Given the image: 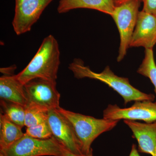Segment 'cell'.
<instances>
[{"instance_id": "d4e9b609", "label": "cell", "mask_w": 156, "mask_h": 156, "mask_svg": "<svg viewBox=\"0 0 156 156\" xmlns=\"http://www.w3.org/2000/svg\"><path fill=\"white\" fill-rule=\"evenodd\" d=\"M155 16H156V14Z\"/></svg>"}, {"instance_id": "e0dca14e", "label": "cell", "mask_w": 156, "mask_h": 156, "mask_svg": "<svg viewBox=\"0 0 156 156\" xmlns=\"http://www.w3.org/2000/svg\"><path fill=\"white\" fill-rule=\"evenodd\" d=\"M48 111L41 107L28 105L25 108V126L28 128L48 121Z\"/></svg>"}, {"instance_id": "7402d4cb", "label": "cell", "mask_w": 156, "mask_h": 156, "mask_svg": "<svg viewBox=\"0 0 156 156\" xmlns=\"http://www.w3.org/2000/svg\"><path fill=\"white\" fill-rule=\"evenodd\" d=\"M115 2L116 5H120V4H122L126 2H128V1H132V0H115ZM138 1H142V0H138Z\"/></svg>"}, {"instance_id": "2e32d148", "label": "cell", "mask_w": 156, "mask_h": 156, "mask_svg": "<svg viewBox=\"0 0 156 156\" xmlns=\"http://www.w3.org/2000/svg\"><path fill=\"white\" fill-rule=\"evenodd\" d=\"M137 73L150 80L154 87L156 95V65L153 49H145L144 58L137 69Z\"/></svg>"}, {"instance_id": "7c38bea8", "label": "cell", "mask_w": 156, "mask_h": 156, "mask_svg": "<svg viewBox=\"0 0 156 156\" xmlns=\"http://www.w3.org/2000/svg\"><path fill=\"white\" fill-rule=\"evenodd\" d=\"M0 98L25 108L27 106L24 85L20 82L16 75L5 74L0 77Z\"/></svg>"}, {"instance_id": "9c48e42d", "label": "cell", "mask_w": 156, "mask_h": 156, "mask_svg": "<svg viewBox=\"0 0 156 156\" xmlns=\"http://www.w3.org/2000/svg\"><path fill=\"white\" fill-rule=\"evenodd\" d=\"M48 120L53 137L65 148L78 155L85 156L72 126L57 109L49 110Z\"/></svg>"}, {"instance_id": "7a4b0ae2", "label": "cell", "mask_w": 156, "mask_h": 156, "mask_svg": "<svg viewBox=\"0 0 156 156\" xmlns=\"http://www.w3.org/2000/svg\"><path fill=\"white\" fill-rule=\"evenodd\" d=\"M69 68L78 79L89 78L101 81L108 85L122 97L125 105L132 101L154 100L153 94L144 93L136 89L130 84L128 78L116 75L109 66H107L102 72L95 73L89 66H85L82 60L75 58L69 65Z\"/></svg>"}, {"instance_id": "ac0fdd59", "label": "cell", "mask_w": 156, "mask_h": 156, "mask_svg": "<svg viewBox=\"0 0 156 156\" xmlns=\"http://www.w3.org/2000/svg\"><path fill=\"white\" fill-rule=\"evenodd\" d=\"M25 134L40 139H49L53 136L48 120L36 126L27 128Z\"/></svg>"}, {"instance_id": "ffe728a7", "label": "cell", "mask_w": 156, "mask_h": 156, "mask_svg": "<svg viewBox=\"0 0 156 156\" xmlns=\"http://www.w3.org/2000/svg\"><path fill=\"white\" fill-rule=\"evenodd\" d=\"M129 156H140L136 149V145L133 144L131 148V151Z\"/></svg>"}, {"instance_id": "277c9868", "label": "cell", "mask_w": 156, "mask_h": 156, "mask_svg": "<svg viewBox=\"0 0 156 156\" xmlns=\"http://www.w3.org/2000/svg\"><path fill=\"white\" fill-rule=\"evenodd\" d=\"M140 1L132 0L117 5L112 17L115 22L120 37V44L117 61L125 58L130 46L136 26Z\"/></svg>"}, {"instance_id": "d6986e66", "label": "cell", "mask_w": 156, "mask_h": 156, "mask_svg": "<svg viewBox=\"0 0 156 156\" xmlns=\"http://www.w3.org/2000/svg\"><path fill=\"white\" fill-rule=\"evenodd\" d=\"M144 6L142 11L149 14H156V0H142Z\"/></svg>"}, {"instance_id": "5bb4252c", "label": "cell", "mask_w": 156, "mask_h": 156, "mask_svg": "<svg viewBox=\"0 0 156 156\" xmlns=\"http://www.w3.org/2000/svg\"><path fill=\"white\" fill-rule=\"evenodd\" d=\"M22 128L11 122L5 115H0V150H4L21 138Z\"/></svg>"}, {"instance_id": "30bf717a", "label": "cell", "mask_w": 156, "mask_h": 156, "mask_svg": "<svg viewBox=\"0 0 156 156\" xmlns=\"http://www.w3.org/2000/svg\"><path fill=\"white\" fill-rule=\"evenodd\" d=\"M156 44V16L143 11H139L129 47L153 49Z\"/></svg>"}, {"instance_id": "6da1fadb", "label": "cell", "mask_w": 156, "mask_h": 156, "mask_svg": "<svg viewBox=\"0 0 156 156\" xmlns=\"http://www.w3.org/2000/svg\"><path fill=\"white\" fill-rule=\"evenodd\" d=\"M60 54L58 41L52 35H49L44 39L27 66L16 75L17 79L23 85L37 78L56 82Z\"/></svg>"}, {"instance_id": "8992f818", "label": "cell", "mask_w": 156, "mask_h": 156, "mask_svg": "<svg viewBox=\"0 0 156 156\" xmlns=\"http://www.w3.org/2000/svg\"><path fill=\"white\" fill-rule=\"evenodd\" d=\"M24 85L27 105H34L48 110L60 107V94L56 89V82L37 78Z\"/></svg>"}, {"instance_id": "cb8c5ba5", "label": "cell", "mask_w": 156, "mask_h": 156, "mask_svg": "<svg viewBox=\"0 0 156 156\" xmlns=\"http://www.w3.org/2000/svg\"><path fill=\"white\" fill-rule=\"evenodd\" d=\"M0 156H5L2 152L0 151Z\"/></svg>"}, {"instance_id": "8fae6325", "label": "cell", "mask_w": 156, "mask_h": 156, "mask_svg": "<svg viewBox=\"0 0 156 156\" xmlns=\"http://www.w3.org/2000/svg\"><path fill=\"white\" fill-rule=\"evenodd\" d=\"M124 122L131 129L137 140L139 151L156 156V122L142 123L124 120Z\"/></svg>"}, {"instance_id": "5b68a950", "label": "cell", "mask_w": 156, "mask_h": 156, "mask_svg": "<svg viewBox=\"0 0 156 156\" xmlns=\"http://www.w3.org/2000/svg\"><path fill=\"white\" fill-rule=\"evenodd\" d=\"M64 148L53 136L40 139L24 133L12 145L0 151L5 156H62Z\"/></svg>"}, {"instance_id": "9a60e30c", "label": "cell", "mask_w": 156, "mask_h": 156, "mask_svg": "<svg viewBox=\"0 0 156 156\" xmlns=\"http://www.w3.org/2000/svg\"><path fill=\"white\" fill-rule=\"evenodd\" d=\"M1 106L2 113L11 122L22 128L25 126V107L2 100H1Z\"/></svg>"}, {"instance_id": "ba28073f", "label": "cell", "mask_w": 156, "mask_h": 156, "mask_svg": "<svg viewBox=\"0 0 156 156\" xmlns=\"http://www.w3.org/2000/svg\"><path fill=\"white\" fill-rule=\"evenodd\" d=\"M104 119L112 120H141L146 123L156 122V102L145 100L135 101L127 108H121L117 105H108L104 110Z\"/></svg>"}, {"instance_id": "52a82bcc", "label": "cell", "mask_w": 156, "mask_h": 156, "mask_svg": "<svg viewBox=\"0 0 156 156\" xmlns=\"http://www.w3.org/2000/svg\"><path fill=\"white\" fill-rule=\"evenodd\" d=\"M53 0H15V14L13 21L17 35L30 31L43 11Z\"/></svg>"}, {"instance_id": "4fadbf2b", "label": "cell", "mask_w": 156, "mask_h": 156, "mask_svg": "<svg viewBox=\"0 0 156 156\" xmlns=\"http://www.w3.org/2000/svg\"><path fill=\"white\" fill-rule=\"evenodd\" d=\"M116 6L115 0H60L57 11L63 14L73 9H87L112 16Z\"/></svg>"}, {"instance_id": "3957f363", "label": "cell", "mask_w": 156, "mask_h": 156, "mask_svg": "<svg viewBox=\"0 0 156 156\" xmlns=\"http://www.w3.org/2000/svg\"><path fill=\"white\" fill-rule=\"evenodd\" d=\"M70 123L77 137L81 151L87 156L92 151V143L99 135L112 130L117 126L119 120L98 119L90 116L70 111L59 107L57 109Z\"/></svg>"}, {"instance_id": "603a6c76", "label": "cell", "mask_w": 156, "mask_h": 156, "mask_svg": "<svg viewBox=\"0 0 156 156\" xmlns=\"http://www.w3.org/2000/svg\"><path fill=\"white\" fill-rule=\"evenodd\" d=\"M86 156H93V154H92V151L89 154H88V155H87Z\"/></svg>"}, {"instance_id": "44dd1931", "label": "cell", "mask_w": 156, "mask_h": 156, "mask_svg": "<svg viewBox=\"0 0 156 156\" xmlns=\"http://www.w3.org/2000/svg\"><path fill=\"white\" fill-rule=\"evenodd\" d=\"M62 156H80L78 155L75 154L69 151H68L66 149L64 148L63 152H62Z\"/></svg>"}]
</instances>
